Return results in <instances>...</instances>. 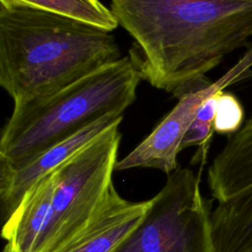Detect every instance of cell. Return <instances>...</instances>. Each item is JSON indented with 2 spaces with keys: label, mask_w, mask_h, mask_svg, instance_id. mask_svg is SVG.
I'll return each instance as SVG.
<instances>
[{
  "label": "cell",
  "mask_w": 252,
  "mask_h": 252,
  "mask_svg": "<svg viewBox=\"0 0 252 252\" xmlns=\"http://www.w3.org/2000/svg\"><path fill=\"white\" fill-rule=\"evenodd\" d=\"M143 80L180 97L252 37V0H111Z\"/></svg>",
  "instance_id": "1"
},
{
  "label": "cell",
  "mask_w": 252,
  "mask_h": 252,
  "mask_svg": "<svg viewBox=\"0 0 252 252\" xmlns=\"http://www.w3.org/2000/svg\"><path fill=\"white\" fill-rule=\"evenodd\" d=\"M120 58L111 32L0 1V86L14 104L58 92Z\"/></svg>",
  "instance_id": "2"
},
{
  "label": "cell",
  "mask_w": 252,
  "mask_h": 252,
  "mask_svg": "<svg viewBox=\"0 0 252 252\" xmlns=\"http://www.w3.org/2000/svg\"><path fill=\"white\" fill-rule=\"evenodd\" d=\"M141 74L124 56L45 96L14 104L0 138V162L20 166L96 120L123 115Z\"/></svg>",
  "instance_id": "3"
},
{
  "label": "cell",
  "mask_w": 252,
  "mask_h": 252,
  "mask_svg": "<svg viewBox=\"0 0 252 252\" xmlns=\"http://www.w3.org/2000/svg\"><path fill=\"white\" fill-rule=\"evenodd\" d=\"M117 122L54 169L56 186L46 226L33 252H53L94 217L113 185L121 133Z\"/></svg>",
  "instance_id": "4"
},
{
  "label": "cell",
  "mask_w": 252,
  "mask_h": 252,
  "mask_svg": "<svg viewBox=\"0 0 252 252\" xmlns=\"http://www.w3.org/2000/svg\"><path fill=\"white\" fill-rule=\"evenodd\" d=\"M140 223L112 252H215L211 202L188 167L167 174Z\"/></svg>",
  "instance_id": "5"
},
{
  "label": "cell",
  "mask_w": 252,
  "mask_h": 252,
  "mask_svg": "<svg viewBox=\"0 0 252 252\" xmlns=\"http://www.w3.org/2000/svg\"><path fill=\"white\" fill-rule=\"evenodd\" d=\"M217 206L211 213L215 252H252V116L208 168Z\"/></svg>",
  "instance_id": "6"
},
{
  "label": "cell",
  "mask_w": 252,
  "mask_h": 252,
  "mask_svg": "<svg viewBox=\"0 0 252 252\" xmlns=\"http://www.w3.org/2000/svg\"><path fill=\"white\" fill-rule=\"evenodd\" d=\"M252 76V48L219 80L199 91L186 93L170 112L133 151L116 162L115 170L156 168L166 174L178 166L182 139L203 101L215 93Z\"/></svg>",
  "instance_id": "7"
},
{
  "label": "cell",
  "mask_w": 252,
  "mask_h": 252,
  "mask_svg": "<svg viewBox=\"0 0 252 252\" xmlns=\"http://www.w3.org/2000/svg\"><path fill=\"white\" fill-rule=\"evenodd\" d=\"M122 119L123 115H106L23 165L14 167L0 162V201L5 220L38 179L66 162L99 134Z\"/></svg>",
  "instance_id": "8"
},
{
  "label": "cell",
  "mask_w": 252,
  "mask_h": 252,
  "mask_svg": "<svg viewBox=\"0 0 252 252\" xmlns=\"http://www.w3.org/2000/svg\"><path fill=\"white\" fill-rule=\"evenodd\" d=\"M150 203L126 200L112 185L90 221L53 252H112L140 223Z\"/></svg>",
  "instance_id": "9"
},
{
  "label": "cell",
  "mask_w": 252,
  "mask_h": 252,
  "mask_svg": "<svg viewBox=\"0 0 252 252\" xmlns=\"http://www.w3.org/2000/svg\"><path fill=\"white\" fill-rule=\"evenodd\" d=\"M56 186L54 170L38 179L5 220L2 237L13 252H33L51 212Z\"/></svg>",
  "instance_id": "10"
},
{
  "label": "cell",
  "mask_w": 252,
  "mask_h": 252,
  "mask_svg": "<svg viewBox=\"0 0 252 252\" xmlns=\"http://www.w3.org/2000/svg\"><path fill=\"white\" fill-rule=\"evenodd\" d=\"M18 2L98 27L112 32L119 25L109 8L99 0H0Z\"/></svg>",
  "instance_id": "11"
},
{
  "label": "cell",
  "mask_w": 252,
  "mask_h": 252,
  "mask_svg": "<svg viewBox=\"0 0 252 252\" xmlns=\"http://www.w3.org/2000/svg\"><path fill=\"white\" fill-rule=\"evenodd\" d=\"M222 92V91H220ZM220 92L215 93L203 101L197 114L186 131L180 149L192 146H199L205 149L207 147L214 130V120L218 104V95Z\"/></svg>",
  "instance_id": "12"
},
{
  "label": "cell",
  "mask_w": 252,
  "mask_h": 252,
  "mask_svg": "<svg viewBox=\"0 0 252 252\" xmlns=\"http://www.w3.org/2000/svg\"><path fill=\"white\" fill-rule=\"evenodd\" d=\"M243 107L238 98L224 91L218 95L214 130L220 134H233L242 127Z\"/></svg>",
  "instance_id": "13"
}]
</instances>
